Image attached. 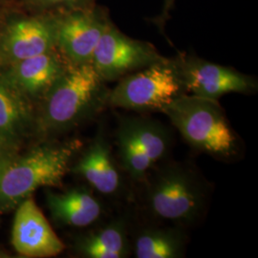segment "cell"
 <instances>
[{
  "label": "cell",
  "mask_w": 258,
  "mask_h": 258,
  "mask_svg": "<svg viewBox=\"0 0 258 258\" xmlns=\"http://www.w3.org/2000/svg\"><path fill=\"white\" fill-rule=\"evenodd\" d=\"M55 14L56 49L69 63H91L94 51L110 23L108 10L96 3Z\"/></svg>",
  "instance_id": "8"
},
{
  "label": "cell",
  "mask_w": 258,
  "mask_h": 258,
  "mask_svg": "<svg viewBox=\"0 0 258 258\" xmlns=\"http://www.w3.org/2000/svg\"><path fill=\"white\" fill-rule=\"evenodd\" d=\"M144 181V205L154 219L184 228L202 216L208 202V186L194 168L169 164Z\"/></svg>",
  "instance_id": "1"
},
{
  "label": "cell",
  "mask_w": 258,
  "mask_h": 258,
  "mask_svg": "<svg viewBox=\"0 0 258 258\" xmlns=\"http://www.w3.org/2000/svg\"><path fill=\"white\" fill-rule=\"evenodd\" d=\"M83 254L90 258H124L130 253L125 222L115 220L89 234L81 245Z\"/></svg>",
  "instance_id": "16"
},
{
  "label": "cell",
  "mask_w": 258,
  "mask_h": 258,
  "mask_svg": "<svg viewBox=\"0 0 258 258\" xmlns=\"http://www.w3.org/2000/svg\"><path fill=\"white\" fill-rule=\"evenodd\" d=\"M75 171L104 195H114L120 187V176L108 141L103 135L93 142L75 166Z\"/></svg>",
  "instance_id": "12"
},
{
  "label": "cell",
  "mask_w": 258,
  "mask_h": 258,
  "mask_svg": "<svg viewBox=\"0 0 258 258\" xmlns=\"http://www.w3.org/2000/svg\"><path fill=\"white\" fill-rule=\"evenodd\" d=\"M186 237L183 227H148L134 240L137 258H181L185 254Z\"/></svg>",
  "instance_id": "14"
},
{
  "label": "cell",
  "mask_w": 258,
  "mask_h": 258,
  "mask_svg": "<svg viewBox=\"0 0 258 258\" xmlns=\"http://www.w3.org/2000/svg\"><path fill=\"white\" fill-rule=\"evenodd\" d=\"M0 256H1V254H0Z\"/></svg>",
  "instance_id": "25"
},
{
  "label": "cell",
  "mask_w": 258,
  "mask_h": 258,
  "mask_svg": "<svg viewBox=\"0 0 258 258\" xmlns=\"http://www.w3.org/2000/svg\"><path fill=\"white\" fill-rule=\"evenodd\" d=\"M176 61L186 93L218 101L230 93L251 94L257 90V81L234 68L213 63L197 55L180 53Z\"/></svg>",
  "instance_id": "9"
},
{
  "label": "cell",
  "mask_w": 258,
  "mask_h": 258,
  "mask_svg": "<svg viewBox=\"0 0 258 258\" xmlns=\"http://www.w3.org/2000/svg\"><path fill=\"white\" fill-rule=\"evenodd\" d=\"M8 5H10L8 0H0V9L6 7V6H8Z\"/></svg>",
  "instance_id": "23"
},
{
  "label": "cell",
  "mask_w": 258,
  "mask_h": 258,
  "mask_svg": "<svg viewBox=\"0 0 258 258\" xmlns=\"http://www.w3.org/2000/svg\"><path fill=\"white\" fill-rule=\"evenodd\" d=\"M174 3H175V0H164L162 12L158 17L153 19V23L159 28L160 32L163 34L165 33L166 22L170 19V14L174 7Z\"/></svg>",
  "instance_id": "20"
},
{
  "label": "cell",
  "mask_w": 258,
  "mask_h": 258,
  "mask_svg": "<svg viewBox=\"0 0 258 258\" xmlns=\"http://www.w3.org/2000/svg\"><path fill=\"white\" fill-rule=\"evenodd\" d=\"M164 58L153 44L127 37L110 21L94 51L91 64L108 83L117 82Z\"/></svg>",
  "instance_id": "7"
},
{
  "label": "cell",
  "mask_w": 258,
  "mask_h": 258,
  "mask_svg": "<svg viewBox=\"0 0 258 258\" xmlns=\"http://www.w3.org/2000/svg\"><path fill=\"white\" fill-rule=\"evenodd\" d=\"M185 93L175 57H165L119 80L109 91L108 105L137 112H161Z\"/></svg>",
  "instance_id": "4"
},
{
  "label": "cell",
  "mask_w": 258,
  "mask_h": 258,
  "mask_svg": "<svg viewBox=\"0 0 258 258\" xmlns=\"http://www.w3.org/2000/svg\"><path fill=\"white\" fill-rule=\"evenodd\" d=\"M116 135L121 166L132 180L144 181L153 163L125 130L119 126Z\"/></svg>",
  "instance_id": "18"
},
{
  "label": "cell",
  "mask_w": 258,
  "mask_h": 258,
  "mask_svg": "<svg viewBox=\"0 0 258 258\" xmlns=\"http://www.w3.org/2000/svg\"><path fill=\"white\" fill-rule=\"evenodd\" d=\"M161 112L194 149L222 160L238 155L239 140L218 101L185 93Z\"/></svg>",
  "instance_id": "2"
},
{
  "label": "cell",
  "mask_w": 258,
  "mask_h": 258,
  "mask_svg": "<svg viewBox=\"0 0 258 258\" xmlns=\"http://www.w3.org/2000/svg\"><path fill=\"white\" fill-rule=\"evenodd\" d=\"M28 109L21 94L0 78V137H16L28 120Z\"/></svg>",
  "instance_id": "17"
},
{
  "label": "cell",
  "mask_w": 258,
  "mask_h": 258,
  "mask_svg": "<svg viewBox=\"0 0 258 258\" xmlns=\"http://www.w3.org/2000/svg\"><path fill=\"white\" fill-rule=\"evenodd\" d=\"M56 14L7 10L0 30V65H7L56 48Z\"/></svg>",
  "instance_id": "6"
},
{
  "label": "cell",
  "mask_w": 258,
  "mask_h": 258,
  "mask_svg": "<svg viewBox=\"0 0 258 258\" xmlns=\"http://www.w3.org/2000/svg\"><path fill=\"white\" fill-rule=\"evenodd\" d=\"M11 163H12V162H11L10 160H8V159L0 157V182H1L2 176H3V174H4L5 170L7 169V167L9 166V165L11 164Z\"/></svg>",
  "instance_id": "21"
},
{
  "label": "cell",
  "mask_w": 258,
  "mask_h": 258,
  "mask_svg": "<svg viewBox=\"0 0 258 258\" xmlns=\"http://www.w3.org/2000/svg\"><path fill=\"white\" fill-rule=\"evenodd\" d=\"M68 61L54 48L46 53L4 66L0 78L20 94L45 96L64 72Z\"/></svg>",
  "instance_id": "11"
},
{
  "label": "cell",
  "mask_w": 258,
  "mask_h": 258,
  "mask_svg": "<svg viewBox=\"0 0 258 258\" xmlns=\"http://www.w3.org/2000/svg\"><path fill=\"white\" fill-rule=\"evenodd\" d=\"M47 204L56 221L70 227L84 228L102 216V204L85 189H72L65 194H49Z\"/></svg>",
  "instance_id": "13"
},
{
  "label": "cell",
  "mask_w": 258,
  "mask_h": 258,
  "mask_svg": "<svg viewBox=\"0 0 258 258\" xmlns=\"http://www.w3.org/2000/svg\"><path fill=\"white\" fill-rule=\"evenodd\" d=\"M3 139L0 137V153H1V149H2V147H3Z\"/></svg>",
  "instance_id": "24"
},
{
  "label": "cell",
  "mask_w": 258,
  "mask_h": 258,
  "mask_svg": "<svg viewBox=\"0 0 258 258\" xmlns=\"http://www.w3.org/2000/svg\"><path fill=\"white\" fill-rule=\"evenodd\" d=\"M11 6H12V5L10 4L8 6H6V7H4V8H1V9H0V30H1V27H2V24H3V20H4L5 14H6L7 10L9 9Z\"/></svg>",
  "instance_id": "22"
},
{
  "label": "cell",
  "mask_w": 258,
  "mask_h": 258,
  "mask_svg": "<svg viewBox=\"0 0 258 258\" xmlns=\"http://www.w3.org/2000/svg\"><path fill=\"white\" fill-rule=\"evenodd\" d=\"M96 3L97 0H21L19 6L30 13H62Z\"/></svg>",
  "instance_id": "19"
},
{
  "label": "cell",
  "mask_w": 258,
  "mask_h": 258,
  "mask_svg": "<svg viewBox=\"0 0 258 258\" xmlns=\"http://www.w3.org/2000/svg\"><path fill=\"white\" fill-rule=\"evenodd\" d=\"M12 243L19 254L26 257H52L65 246L32 198H25L16 213Z\"/></svg>",
  "instance_id": "10"
},
{
  "label": "cell",
  "mask_w": 258,
  "mask_h": 258,
  "mask_svg": "<svg viewBox=\"0 0 258 258\" xmlns=\"http://www.w3.org/2000/svg\"><path fill=\"white\" fill-rule=\"evenodd\" d=\"M89 63H68L64 72L46 93L43 125L63 130L108 105L109 89Z\"/></svg>",
  "instance_id": "3"
},
{
  "label": "cell",
  "mask_w": 258,
  "mask_h": 258,
  "mask_svg": "<svg viewBox=\"0 0 258 258\" xmlns=\"http://www.w3.org/2000/svg\"><path fill=\"white\" fill-rule=\"evenodd\" d=\"M149 157L153 165L166 157L171 145L168 129L161 122L146 117H124L119 124Z\"/></svg>",
  "instance_id": "15"
},
{
  "label": "cell",
  "mask_w": 258,
  "mask_h": 258,
  "mask_svg": "<svg viewBox=\"0 0 258 258\" xmlns=\"http://www.w3.org/2000/svg\"><path fill=\"white\" fill-rule=\"evenodd\" d=\"M74 149L73 145L47 146L11 163L0 182V205L13 206L39 187L59 185L69 168Z\"/></svg>",
  "instance_id": "5"
}]
</instances>
